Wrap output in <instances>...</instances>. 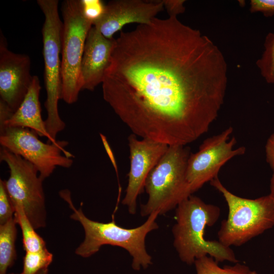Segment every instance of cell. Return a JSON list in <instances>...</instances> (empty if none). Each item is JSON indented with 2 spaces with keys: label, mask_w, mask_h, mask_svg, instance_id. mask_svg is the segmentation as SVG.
Instances as JSON below:
<instances>
[{
  "label": "cell",
  "mask_w": 274,
  "mask_h": 274,
  "mask_svg": "<svg viewBox=\"0 0 274 274\" xmlns=\"http://www.w3.org/2000/svg\"><path fill=\"white\" fill-rule=\"evenodd\" d=\"M115 39L104 36L92 26L87 35L81 62L82 90L93 91L104 80L111 59Z\"/></svg>",
  "instance_id": "14"
},
{
  "label": "cell",
  "mask_w": 274,
  "mask_h": 274,
  "mask_svg": "<svg viewBox=\"0 0 274 274\" xmlns=\"http://www.w3.org/2000/svg\"><path fill=\"white\" fill-rule=\"evenodd\" d=\"M59 195L73 210L71 218L79 222L84 230L85 238L75 250L77 255L87 258L97 253L102 246L110 245L126 250L132 257V267L135 270L141 267L146 268L151 264L152 258L146 250L145 239L148 233L158 228L156 222L158 213L150 215L139 227L125 228L118 225L114 219L102 223L87 218L81 208L77 210L74 207L68 190H61Z\"/></svg>",
  "instance_id": "3"
},
{
  "label": "cell",
  "mask_w": 274,
  "mask_h": 274,
  "mask_svg": "<svg viewBox=\"0 0 274 274\" xmlns=\"http://www.w3.org/2000/svg\"><path fill=\"white\" fill-rule=\"evenodd\" d=\"M163 6L171 17H177V15L183 13L185 11L184 0H163Z\"/></svg>",
  "instance_id": "24"
},
{
  "label": "cell",
  "mask_w": 274,
  "mask_h": 274,
  "mask_svg": "<svg viewBox=\"0 0 274 274\" xmlns=\"http://www.w3.org/2000/svg\"><path fill=\"white\" fill-rule=\"evenodd\" d=\"M249 10L251 13L260 12L266 17L274 15V0H251Z\"/></svg>",
  "instance_id": "23"
},
{
  "label": "cell",
  "mask_w": 274,
  "mask_h": 274,
  "mask_svg": "<svg viewBox=\"0 0 274 274\" xmlns=\"http://www.w3.org/2000/svg\"><path fill=\"white\" fill-rule=\"evenodd\" d=\"M130 169L128 184L122 203L128 212L135 214L138 196L145 189L146 180L153 168L167 151L168 145L148 139L138 140L131 134L128 138Z\"/></svg>",
  "instance_id": "11"
},
{
  "label": "cell",
  "mask_w": 274,
  "mask_h": 274,
  "mask_svg": "<svg viewBox=\"0 0 274 274\" xmlns=\"http://www.w3.org/2000/svg\"><path fill=\"white\" fill-rule=\"evenodd\" d=\"M220 215L218 206L206 203L192 195L178 204L172 232L174 246L183 262L191 265L196 259L208 255L217 262H238L230 247L204 237L206 228L215 224Z\"/></svg>",
  "instance_id": "2"
},
{
  "label": "cell",
  "mask_w": 274,
  "mask_h": 274,
  "mask_svg": "<svg viewBox=\"0 0 274 274\" xmlns=\"http://www.w3.org/2000/svg\"><path fill=\"white\" fill-rule=\"evenodd\" d=\"M264 46V51L256 64L266 82L274 84V33H267Z\"/></svg>",
  "instance_id": "19"
},
{
  "label": "cell",
  "mask_w": 274,
  "mask_h": 274,
  "mask_svg": "<svg viewBox=\"0 0 274 274\" xmlns=\"http://www.w3.org/2000/svg\"><path fill=\"white\" fill-rule=\"evenodd\" d=\"M48 272V268H45L39 271L36 274H47Z\"/></svg>",
  "instance_id": "28"
},
{
  "label": "cell",
  "mask_w": 274,
  "mask_h": 274,
  "mask_svg": "<svg viewBox=\"0 0 274 274\" xmlns=\"http://www.w3.org/2000/svg\"><path fill=\"white\" fill-rule=\"evenodd\" d=\"M52 260L53 255L47 249L38 252H25L22 270L16 274H36L42 269L48 268Z\"/></svg>",
  "instance_id": "20"
},
{
  "label": "cell",
  "mask_w": 274,
  "mask_h": 274,
  "mask_svg": "<svg viewBox=\"0 0 274 274\" xmlns=\"http://www.w3.org/2000/svg\"><path fill=\"white\" fill-rule=\"evenodd\" d=\"M227 81L218 47L169 17L121 31L101 84L104 100L133 134L186 146L218 117Z\"/></svg>",
  "instance_id": "1"
},
{
  "label": "cell",
  "mask_w": 274,
  "mask_h": 274,
  "mask_svg": "<svg viewBox=\"0 0 274 274\" xmlns=\"http://www.w3.org/2000/svg\"><path fill=\"white\" fill-rule=\"evenodd\" d=\"M61 13V99L72 104L77 101L82 90L81 62L92 22L85 14L82 0L64 1Z\"/></svg>",
  "instance_id": "7"
},
{
  "label": "cell",
  "mask_w": 274,
  "mask_h": 274,
  "mask_svg": "<svg viewBox=\"0 0 274 274\" xmlns=\"http://www.w3.org/2000/svg\"><path fill=\"white\" fill-rule=\"evenodd\" d=\"M266 161L274 171V132L268 138L265 146Z\"/></svg>",
  "instance_id": "25"
},
{
  "label": "cell",
  "mask_w": 274,
  "mask_h": 274,
  "mask_svg": "<svg viewBox=\"0 0 274 274\" xmlns=\"http://www.w3.org/2000/svg\"><path fill=\"white\" fill-rule=\"evenodd\" d=\"M14 218L20 226L22 235V242L25 252H38L46 249V243L35 231L23 210L18 206H14Z\"/></svg>",
  "instance_id": "17"
},
{
  "label": "cell",
  "mask_w": 274,
  "mask_h": 274,
  "mask_svg": "<svg viewBox=\"0 0 274 274\" xmlns=\"http://www.w3.org/2000/svg\"><path fill=\"white\" fill-rule=\"evenodd\" d=\"M233 128L230 126L221 133L203 141L198 150L190 153L187 161L186 179L192 193L204 184L218 177L221 167L232 158L244 154V146L234 148L235 137L230 139Z\"/></svg>",
  "instance_id": "10"
},
{
  "label": "cell",
  "mask_w": 274,
  "mask_h": 274,
  "mask_svg": "<svg viewBox=\"0 0 274 274\" xmlns=\"http://www.w3.org/2000/svg\"><path fill=\"white\" fill-rule=\"evenodd\" d=\"M100 135L102 140V142L103 143V144L104 145L105 148L107 151V153L113 165V166L115 169V171L117 173V175H118V168L117 165L116 163V161L115 160L114 156L113 155V152L111 150V147H110L108 142L107 140V139L105 135L102 134L101 133H100Z\"/></svg>",
  "instance_id": "26"
},
{
  "label": "cell",
  "mask_w": 274,
  "mask_h": 274,
  "mask_svg": "<svg viewBox=\"0 0 274 274\" xmlns=\"http://www.w3.org/2000/svg\"><path fill=\"white\" fill-rule=\"evenodd\" d=\"M85 14L93 22L103 13L105 5L99 0H82Z\"/></svg>",
  "instance_id": "22"
},
{
  "label": "cell",
  "mask_w": 274,
  "mask_h": 274,
  "mask_svg": "<svg viewBox=\"0 0 274 274\" xmlns=\"http://www.w3.org/2000/svg\"><path fill=\"white\" fill-rule=\"evenodd\" d=\"M31 61L24 54L9 50L3 34L0 38V100L14 113L20 106L31 84Z\"/></svg>",
  "instance_id": "12"
},
{
  "label": "cell",
  "mask_w": 274,
  "mask_h": 274,
  "mask_svg": "<svg viewBox=\"0 0 274 274\" xmlns=\"http://www.w3.org/2000/svg\"><path fill=\"white\" fill-rule=\"evenodd\" d=\"M14 207L6 190L3 180H0V225L14 217Z\"/></svg>",
  "instance_id": "21"
},
{
  "label": "cell",
  "mask_w": 274,
  "mask_h": 274,
  "mask_svg": "<svg viewBox=\"0 0 274 274\" xmlns=\"http://www.w3.org/2000/svg\"><path fill=\"white\" fill-rule=\"evenodd\" d=\"M31 130L23 127H0V144L11 152L32 163L43 180L49 177L57 166L70 167L74 156L64 147L66 141L56 144L44 143Z\"/></svg>",
  "instance_id": "9"
},
{
  "label": "cell",
  "mask_w": 274,
  "mask_h": 274,
  "mask_svg": "<svg viewBox=\"0 0 274 274\" xmlns=\"http://www.w3.org/2000/svg\"><path fill=\"white\" fill-rule=\"evenodd\" d=\"M274 200V171L273 172L270 182V194Z\"/></svg>",
  "instance_id": "27"
},
{
  "label": "cell",
  "mask_w": 274,
  "mask_h": 274,
  "mask_svg": "<svg viewBox=\"0 0 274 274\" xmlns=\"http://www.w3.org/2000/svg\"><path fill=\"white\" fill-rule=\"evenodd\" d=\"M190 153L185 146H168L146 180L145 189L148 199L141 206V216H149L156 212L164 214L192 195L186 179Z\"/></svg>",
  "instance_id": "4"
},
{
  "label": "cell",
  "mask_w": 274,
  "mask_h": 274,
  "mask_svg": "<svg viewBox=\"0 0 274 274\" xmlns=\"http://www.w3.org/2000/svg\"><path fill=\"white\" fill-rule=\"evenodd\" d=\"M194 264L197 274H248L250 271L247 266L237 263L221 267L213 257L208 256L196 259Z\"/></svg>",
  "instance_id": "18"
},
{
  "label": "cell",
  "mask_w": 274,
  "mask_h": 274,
  "mask_svg": "<svg viewBox=\"0 0 274 274\" xmlns=\"http://www.w3.org/2000/svg\"><path fill=\"white\" fill-rule=\"evenodd\" d=\"M162 1L115 0L105 5L102 15L93 22L105 37L113 35L126 24H148L163 8Z\"/></svg>",
  "instance_id": "13"
},
{
  "label": "cell",
  "mask_w": 274,
  "mask_h": 274,
  "mask_svg": "<svg viewBox=\"0 0 274 274\" xmlns=\"http://www.w3.org/2000/svg\"><path fill=\"white\" fill-rule=\"evenodd\" d=\"M0 160L9 169L3 181L13 205L20 206L35 229L46 226V211L43 181L36 167L22 157L1 147Z\"/></svg>",
  "instance_id": "8"
},
{
  "label": "cell",
  "mask_w": 274,
  "mask_h": 274,
  "mask_svg": "<svg viewBox=\"0 0 274 274\" xmlns=\"http://www.w3.org/2000/svg\"><path fill=\"white\" fill-rule=\"evenodd\" d=\"M210 184L222 194L228 207L227 218L218 232L224 245L240 246L274 226V200L270 194L255 199L241 197L229 191L218 177Z\"/></svg>",
  "instance_id": "5"
},
{
  "label": "cell",
  "mask_w": 274,
  "mask_h": 274,
  "mask_svg": "<svg viewBox=\"0 0 274 274\" xmlns=\"http://www.w3.org/2000/svg\"><path fill=\"white\" fill-rule=\"evenodd\" d=\"M248 274H258L255 271H250Z\"/></svg>",
  "instance_id": "29"
},
{
  "label": "cell",
  "mask_w": 274,
  "mask_h": 274,
  "mask_svg": "<svg viewBox=\"0 0 274 274\" xmlns=\"http://www.w3.org/2000/svg\"><path fill=\"white\" fill-rule=\"evenodd\" d=\"M40 81L37 76H33L28 92L18 108L7 119L0 121V127H16L28 128L39 136L47 138L49 143L56 144L48 133L45 120L41 115L40 93Z\"/></svg>",
  "instance_id": "15"
},
{
  "label": "cell",
  "mask_w": 274,
  "mask_h": 274,
  "mask_svg": "<svg viewBox=\"0 0 274 274\" xmlns=\"http://www.w3.org/2000/svg\"><path fill=\"white\" fill-rule=\"evenodd\" d=\"M17 222L13 217L0 225V274H7L16 258Z\"/></svg>",
  "instance_id": "16"
},
{
  "label": "cell",
  "mask_w": 274,
  "mask_h": 274,
  "mask_svg": "<svg viewBox=\"0 0 274 274\" xmlns=\"http://www.w3.org/2000/svg\"><path fill=\"white\" fill-rule=\"evenodd\" d=\"M37 4L45 16L42 33L44 61V80L46 99L44 106L47 112L45 120L47 130L55 140L63 130L65 124L58 112V101L62 96L61 38L62 22L58 13V1L38 0Z\"/></svg>",
  "instance_id": "6"
}]
</instances>
